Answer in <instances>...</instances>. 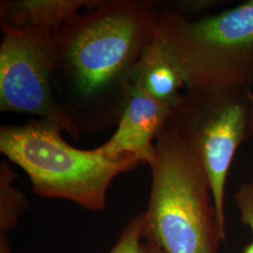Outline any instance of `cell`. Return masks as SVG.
<instances>
[{
	"label": "cell",
	"mask_w": 253,
	"mask_h": 253,
	"mask_svg": "<svg viewBox=\"0 0 253 253\" xmlns=\"http://www.w3.org/2000/svg\"><path fill=\"white\" fill-rule=\"evenodd\" d=\"M158 22L154 1L91 0L54 31V89L81 132L118 124L122 98Z\"/></svg>",
	"instance_id": "1"
},
{
	"label": "cell",
	"mask_w": 253,
	"mask_h": 253,
	"mask_svg": "<svg viewBox=\"0 0 253 253\" xmlns=\"http://www.w3.org/2000/svg\"><path fill=\"white\" fill-rule=\"evenodd\" d=\"M147 235L165 253H217L225 239L198 150L167 122L155 140Z\"/></svg>",
	"instance_id": "2"
},
{
	"label": "cell",
	"mask_w": 253,
	"mask_h": 253,
	"mask_svg": "<svg viewBox=\"0 0 253 253\" xmlns=\"http://www.w3.org/2000/svg\"><path fill=\"white\" fill-rule=\"evenodd\" d=\"M62 128L43 119L0 126V151L27 173L42 198L67 200L92 212L104 210L112 182L145 163L133 154L108 157L69 145Z\"/></svg>",
	"instance_id": "3"
},
{
	"label": "cell",
	"mask_w": 253,
	"mask_h": 253,
	"mask_svg": "<svg viewBox=\"0 0 253 253\" xmlns=\"http://www.w3.org/2000/svg\"><path fill=\"white\" fill-rule=\"evenodd\" d=\"M157 34L188 92L253 85V1L200 20L159 8Z\"/></svg>",
	"instance_id": "4"
},
{
	"label": "cell",
	"mask_w": 253,
	"mask_h": 253,
	"mask_svg": "<svg viewBox=\"0 0 253 253\" xmlns=\"http://www.w3.org/2000/svg\"><path fill=\"white\" fill-rule=\"evenodd\" d=\"M167 123L198 150L208 173L217 224L226 236L227 175L237 148L253 133L252 88L187 91Z\"/></svg>",
	"instance_id": "5"
},
{
	"label": "cell",
	"mask_w": 253,
	"mask_h": 253,
	"mask_svg": "<svg viewBox=\"0 0 253 253\" xmlns=\"http://www.w3.org/2000/svg\"><path fill=\"white\" fill-rule=\"evenodd\" d=\"M0 45V110L36 116L60 126L73 140L81 130L54 89V33L4 30Z\"/></svg>",
	"instance_id": "6"
},
{
	"label": "cell",
	"mask_w": 253,
	"mask_h": 253,
	"mask_svg": "<svg viewBox=\"0 0 253 253\" xmlns=\"http://www.w3.org/2000/svg\"><path fill=\"white\" fill-rule=\"evenodd\" d=\"M172 109L129 83L121 101L118 128L97 150L108 157L133 154L149 165L155 157V140Z\"/></svg>",
	"instance_id": "7"
},
{
	"label": "cell",
	"mask_w": 253,
	"mask_h": 253,
	"mask_svg": "<svg viewBox=\"0 0 253 253\" xmlns=\"http://www.w3.org/2000/svg\"><path fill=\"white\" fill-rule=\"evenodd\" d=\"M90 2L91 0H2L1 30L54 33Z\"/></svg>",
	"instance_id": "8"
},
{
	"label": "cell",
	"mask_w": 253,
	"mask_h": 253,
	"mask_svg": "<svg viewBox=\"0 0 253 253\" xmlns=\"http://www.w3.org/2000/svg\"><path fill=\"white\" fill-rule=\"evenodd\" d=\"M129 83L172 107L182 99L185 83L158 34L140 57Z\"/></svg>",
	"instance_id": "9"
},
{
	"label": "cell",
	"mask_w": 253,
	"mask_h": 253,
	"mask_svg": "<svg viewBox=\"0 0 253 253\" xmlns=\"http://www.w3.org/2000/svg\"><path fill=\"white\" fill-rule=\"evenodd\" d=\"M16 173L7 162L0 163V234L7 233L18 225L20 217L29 208L25 193L13 182Z\"/></svg>",
	"instance_id": "10"
},
{
	"label": "cell",
	"mask_w": 253,
	"mask_h": 253,
	"mask_svg": "<svg viewBox=\"0 0 253 253\" xmlns=\"http://www.w3.org/2000/svg\"><path fill=\"white\" fill-rule=\"evenodd\" d=\"M108 253H165L147 235L144 212L136 215L121 232Z\"/></svg>",
	"instance_id": "11"
},
{
	"label": "cell",
	"mask_w": 253,
	"mask_h": 253,
	"mask_svg": "<svg viewBox=\"0 0 253 253\" xmlns=\"http://www.w3.org/2000/svg\"><path fill=\"white\" fill-rule=\"evenodd\" d=\"M236 207L242 222L252 230L253 241L245 249L244 253H253V180L242 185L235 195Z\"/></svg>",
	"instance_id": "12"
},
{
	"label": "cell",
	"mask_w": 253,
	"mask_h": 253,
	"mask_svg": "<svg viewBox=\"0 0 253 253\" xmlns=\"http://www.w3.org/2000/svg\"><path fill=\"white\" fill-rule=\"evenodd\" d=\"M0 253H12L7 235H1L0 237Z\"/></svg>",
	"instance_id": "13"
}]
</instances>
